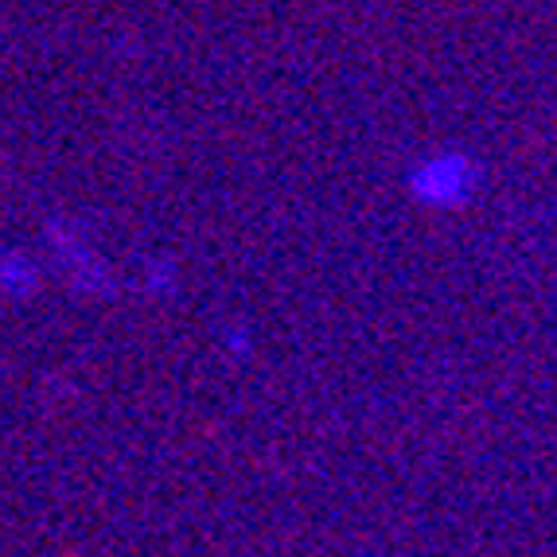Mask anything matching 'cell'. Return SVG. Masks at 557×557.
<instances>
[{
  "label": "cell",
  "instance_id": "obj_3",
  "mask_svg": "<svg viewBox=\"0 0 557 557\" xmlns=\"http://www.w3.org/2000/svg\"><path fill=\"white\" fill-rule=\"evenodd\" d=\"M44 288V265L24 246H0V297L24 305Z\"/></svg>",
  "mask_w": 557,
  "mask_h": 557
},
{
  "label": "cell",
  "instance_id": "obj_2",
  "mask_svg": "<svg viewBox=\"0 0 557 557\" xmlns=\"http://www.w3.org/2000/svg\"><path fill=\"white\" fill-rule=\"evenodd\" d=\"M44 238L55 253V261L66 270V277L75 281L83 293H106L110 288V270H106L102 253L94 250L83 226L71 219H51L44 226Z\"/></svg>",
  "mask_w": 557,
  "mask_h": 557
},
{
  "label": "cell",
  "instance_id": "obj_4",
  "mask_svg": "<svg viewBox=\"0 0 557 557\" xmlns=\"http://www.w3.org/2000/svg\"><path fill=\"white\" fill-rule=\"evenodd\" d=\"M226 347H234L238 355L250 351V344H246V332H226Z\"/></svg>",
  "mask_w": 557,
  "mask_h": 557
},
{
  "label": "cell",
  "instance_id": "obj_1",
  "mask_svg": "<svg viewBox=\"0 0 557 557\" xmlns=\"http://www.w3.org/2000/svg\"><path fill=\"white\" fill-rule=\"evenodd\" d=\"M483 184V164L468 149H437L413 160L406 172V191L429 211H465Z\"/></svg>",
  "mask_w": 557,
  "mask_h": 557
}]
</instances>
